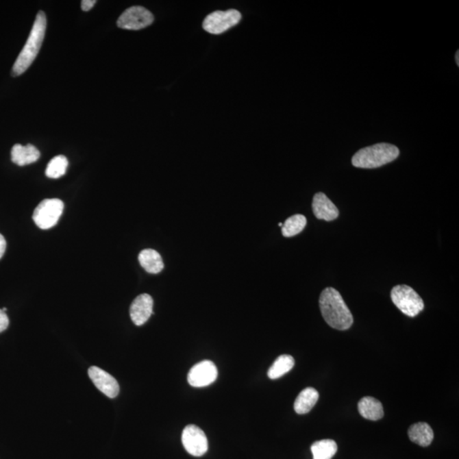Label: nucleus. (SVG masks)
<instances>
[{
	"instance_id": "obj_1",
	"label": "nucleus",
	"mask_w": 459,
	"mask_h": 459,
	"mask_svg": "<svg viewBox=\"0 0 459 459\" xmlns=\"http://www.w3.org/2000/svg\"><path fill=\"white\" fill-rule=\"evenodd\" d=\"M319 306L321 315L331 327L344 331L352 326L354 319L351 310L336 289L325 288L320 295Z\"/></svg>"
},
{
	"instance_id": "obj_2",
	"label": "nucleus",
	"mask_w": 459,
	"mask_h": 459,
	"mask_svg": "<svg viewBox=\"0 0 459 459\" xmlns=\"http://www.w3.org/2000/svg\"><path fill=\"white\" fill-rule=\"evenodd\" d=\"M46 26H47V20H46L45 13L40 10L37 14L36 19H35L26 45H25L23 51H21L15 64L13 66L12 72L13 77L22 75L33 64L35 58L40 51L42 44H43Z\"/></svg>"
},
{
	"instance_id": "obj_3",
	"label": "nucleus",
	"mask_w": 459,
	"mask_h": 459,
	"mask_svg": "<svg viewBox=\"0 0 459 459\" xmlns=\"http://www.w3.org/2000/svg\"><path fill=\"white\" fill-rule=\"evenodd\" d=\"M400 151L394 145L379 143L359 150L352 158L356 168L376 169L397 160Z\"/></svg>"
},
{
	"instance_id": "obj_4",
	"label": "nucleus",
	"mask_w": 459,
	"mask_h": 459,
	"mask_svg": "<svg viewBox=\"0 0 459 459\" xmlns=\"http://www.w3.org/2000/svg\"><path fill=\"white\" fill-rule=\"evenodd\" d=\"M390 296L394 305L408 317H415L425 308L422 298L408 285L395 286Z\"/></svg>"
},
{
	"instance_id": "obj_5",
	"label": "nucleus",
	"mask_w": 459,
	"mask_h": 459,
	"mask_svg": "<svg viewBox=\"0 0 459 459\" xmlns=\"http://www.w3.org/2000/svg\"><path fill=\"white\" fill-rule=\"evenodd\" d=\"M64 210V203L62 200L45 199L38 204L34 212L35 224L43 230L54 227Z\"/></svg>"
},
{
	"instance_id": "obj_6",
	"label": "nucleus",
	"mask_w": 459,
	"mask_h": 459,
	"mask_svg": "<svg viewBox=\"0 0 459 459\" xmlns=\"http://www.w3.org/2000/svg\"><path fill=\"white\" fill-rule=\"evenodd\" d=\"M241 19L242 15L238 10H216L207 16L203 21V27L211 34H221L238 24Z\"/></svg>"
},
{
	"instance_id": "obj_7",
	"label": "nucleus",
	"mask_w": 459,
	"mask_h": 459,
	"mask_svg": "<svg viewBox=\"0 0 459 459\" xmlns=\"http://www.w3.org/2000/svg\"><path fill=\"white\" fill-rule=\"evenodd\" d=\"M153 22L154 16L149 10L142 6H133L119 16L116 25L122 29L140 30Z\"/></svg>"
},
{
	"instance_id": "obj_8",
	"label": "nucleus",
	"mask_w": 459,
	"mask_h": 459,
	"mask_svg": "<svg viewBox=\"0 0 459 459\" xmlns=\"http://www.w3.org/2000/svg\"><path fill=\"white\" fill-rule=\"evenodd\" d=\"M182 441L187 453L195 457H201L208 451V444L206 433L199 427L190 425L184 429Z\"/></svg>"
},
{
	"instance_id": "obj_9",
	"label": "nucleus",
	"mask_w": 459,
	"mask_h": 459,
	"mask_svg": "<svg viewBox=\"0 0 459 459\" xmlns=\"http://www.w3.org/2000/svg\"><path fill=\"white\" fill-rule=\"evenodd\" d=\"M218 369L211 361L200 362L189 371L187 380L190 386L197 388L206 387L217 380Z\"/></svg>"
},
{
	"instance_id": "obj_10",
	"label": "nucleus",
	"mask_w": 459,
	"mask_h": 459,
	"mask_svg": "<svg viewBox=\"0 0 459 459\" xmlns=\"http://www.w3.org/2000/svg\"><path fill=\"white\" fill-rule=\"evenodd\" d=\"M95 387L109 398H115L119 393V384L114 377L98 367H90L88 371Z\"/></svg>"
},
{
	"instance_id": "obj_11",
	"label": "nucleus",
	"mask_w": 459,
	"mask_h": 459,
	"mask_svg": "<svg viewBox=\"0 0 459 459\" xmlns=\"http://www.w3.org/2000/svg\"><path fill=\"white\" fill-rule=\"evenodd\" d=\"M153 313V299L147 294L140 295L130 306L129 314L136 326H142Z\"/></svg>"
},
{
	"instance_id": "obj_12",
	"label": "nucleus",
	"mask_w": 459,
	"mask_h": 459,
	"mask_svg": "<svg viewBox=\"0 0 459 459\" xmlns=\"http://www.w3.org/2000/svg\"><path fill=\"white\" fill-rule=\"evenodd\" d=\"M312 210L319 220L332 221L338 217V210L335 204L323 193H317L313 197Z\"/></svg>"
},
{
	"instance_id": "obj_13",
	"label": "nucleus",
	"mask_w": 459,
	"mask_h": 459,
	"mask_svg": "<svg viewBox=\"0 0 459 459\" xmlns=\"http://www.w3.org/2000/svg\"><path fill=\"white\" fill-rule=\"evenodd\" d=\"M40 153L33 145L22 146L16 144L12 149V161L18 166H26L34 164L40 160Z\"/></svg>"
},
{
	"instance_id": "obj_14",
	"label": "nucleus",
	"mask_w": 459,
	"mask_h": 459,
	"mask_svg": "<svg viewBox=\"0 0 459 459\" xmlns=\"http://www.w3.org/2000/svg\"><path fill=\"white\" fill-rule=\"evenodd\" d=\"M358 411L363 418L377 421L384 417L383 405L377 399L367 397L358 402Z\"/></svg>"
},
{
	"instance_id": "obj_15",
	"label": "nucleus",
	"mask_w": 459,
	"mask_h": 459,
	"mask_svg": "<svg viewBox=\"0 0 459 459\" xmlns=\"http://www.w3.org/2000/svg\"><path fill=\"white\" fill-rule=\"evenodd\" d=\"M408 436L413 443L425 447L432 444L434 432L432 427L425 422H419L412 425L408 430Z\"/></svg>"
},
{
	"instance_id": "obj_16",
	"label": "nucleus",
	"mask_w": 459,
	"mask_h": 459,
	"mask_svg": "<svg viewBox=\"0 0 459 459\" xmlns=\"http://www.w3.org/2000/svg\"><path fill=\"white\" fill-rule=\"evenodd\" d=\"M139 262L145 271L148 273L158 274L164 269V264L162 262L160 253L154 249H144L139 254Z\"/></svg>"
},
{
	"instance_id": "obj_17",
	"label": "nucleus",
	"mask_w": 459,
	"mask_h": 459,
	"mask_svg": "<svg viewBox=\"0 0 459 459\" xmlns=\"http://www.w3.org/2000/svg\"><path fill=\"white\" fill-rule=\"evenodd\" d=\"M319 399V391L314 388H306L300 392L295 402V411L298 414H306L314 408Z\"/></svg>"
},
{
	"instance_id": "obj_18",
	"label": "nucleus",
	"mask_w": 459,
	"mask_h": 459,
	"mask_svg": "<svg viewBox=\"0 0 459 459\" xmlns=\"http://www.w3.org/2000/svg\"><path fill=\"white\" fill-rule=\"evenodd\" d=\"M295 366V359L292 356L282 355L275 360L268 370V377L271 380H277L288 373Z\"/></svg>"
},
{
	"instance_id": "obj_19",
	"label": "nucleus",
	"mask_w": 459,
	"mask_h": 459,
	"mask_svg": "<svg viewBox=\"0 0 459 459\" xmlns=\"http://www.w3.org/2000/svg\"><path fill=\"white\" fill-rule=\"evenodd\" d=\"M313 459H332L337 453L338 446L333 440H321L316 441L312 447Z\"/></svg>"
},
{
	"instance_id": "obj_20",
	"label": "nucleus",
	"mask_w": 459,
	"mask_h": 459,
	"mask_svg": "<svg viewBox=\"0 0 459 459\" xmlns=\"http://www.w3.org/2000/svg\"><path fill=\"white\" fill-rule=\"evenodd\" d=\"M307 220L305 215L295 214L286 220L282 227V235L285 238H292L299 234L305 229Z\"/></svg>"
},
{
	"instance_id": "obj_21",
	"label": "nucleus",
	"mask_w": 459,
	"mask_h": 459,
	"mask_svg": "<svg viewBox=\"0 0 459 459\" xmlns=\"http://www.w3.org/2000/svg\"><path fill=\"white\" fill-rule=\"evenodd\" d=\"M69 160L63 155H59L49 161L46 168L45 175L51 179H58L66 174Z\"/></svg>"
},
{
	"instance_id": "obj_22",
	"label": "nucleus",
	"mask_w": 459,
	"mask_h": 459,
	"mask_svg": "<svg viewBox=\"0 0 459 459\" xmlns=\"http://www.w3.org/2000/svg\"><path fill=\"white\" fill-rule=\"evenodd\" d=\"M10 323L9 317L3 310H0V333L8 327Z\"/></svg>"
},
{
	"instance_id": "obj_23",
	"label": "nucleus",
	"mask_w": 459,
	"mask_h": 459,
	"mask_svg": "<svg viewBox=\"0 0 459 459\" xmlns=\"http://www.w3.org/2000/svg\"><path fill=\"white\" fill-rule=\"evenodd\" d=\"M95 3H97L95 0H83L81 2V8H82L84 12H89V10L93 8Z\"/></svg>"
},
{
	"instance_id": "obj_24",
	"label": "nucleus",
	"mask_w": 459,
	"mask_h": 459,
	"mask_svg": "<svg viewBox=\"0 0 459 459\" xmlns=\"http://www.w3.org/2000/svg\"><path fill=\"white\" fill-rule=\"evenodd\" d=\"M5 249H6V242L5 238H3V236L0 234V259L3 256V253L5 252Z\"/></svg>"
},
{
	"instance_id": "obj_25",
	"label": "nucleus",
	"mask_w": 459,
	"mask_h": 459,
	"mask_svg": "<svg viewBox=\"0 0 459 459\" xmlns=\"http://www.w3.org/2000/svg\"><path fill=\"white\" fill-rule=\"evenodd\" d=\"M455 60H456L457 65L459 66V51H458L456 53V55H455Z\"/></svg>"
},
{
	"instance_id": "obj_26",
	"label": "nucleus",
	"mask_w": 459,
	"mask_h": 459,
	"mask_svg": "<svg viewBox=\"0 0 459 459\" xmlns=\"http://www.w3.org/2000/svg\"><path fill=\"white\" fill-rule=\"evenodd\" d=\"M279 225V227H282V225H284V224H282V223H279V225Z\"/></svg>"
}]
</instances>
